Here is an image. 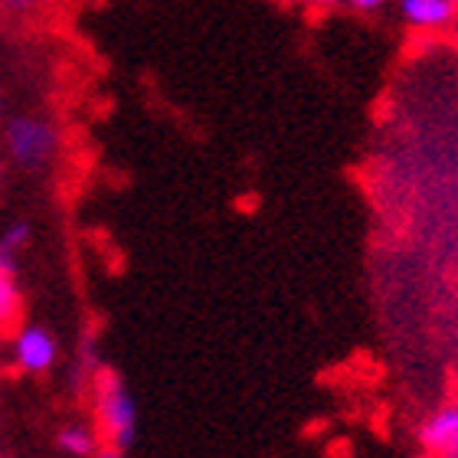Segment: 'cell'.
I'll return each mask as SVG.
<instances>
[{
	"instance_id": "obj_4",
	"label": "cell",
	"mask_w": 458,
	"mask_h": 458,
	"mask_svg": "<svg viewBox=\"0 0 458 458\" xmlns=\"http://www.w3.org/2000/svg\"><path fill=\"white\" fill-rule=\"evenodd\" d=\"M420 439L436 455H449L458 445V406H445L436 416H429L426 426L420 429Z\"/></svg>"
},
{
	"instance_id": "obj_9",
	"label": "cell",
	"mask_w": 458,
	"mask_h": 458,
	"mask_svg": "<svg viewBox=\"0 0 458 458\" xmlns=\"http://www.w3.org/2000/svg\"><path fill=\"white\" fill-rule=\"evenodd\" d=\"M0 7L7 13H33L39 7V0H0Z\"/></svg>"
},
{
	"instance_id": "obj_10",
	"label": "cell",
	"mask_w": 458,
	"mask_h": 458,
	"mask_svg": "<svg viewBox=\"0 0 458 458\" xmlns=\"http://www.w3.org/2000/svg\"><path fill=\"white\" fill-rule=\"evenodd\" d=\"M351 7H357V10H377L383 4V0H347Z\"/></svg>"
},
{
	"instance_id": "obj_5",
	"label": "cell",
	"mask_w": 458,
	"mask_h": 458,
	"mask_svg": "<svg viewBox=\"0 0 458 458\" xmlns=\"http://www.w3.org/2000/svg\"><path fill=\"white\" fill-rule=\"evenodd\" d=\"M406 23L420 30H439L452 23L455 17V4L452 0H403L400 4Z\"/></svg>"
},
{
	"instance_id": "obj_8",
	"label": "cell",
	"mask_w": 458,
	"mask_h": 458,
	"mask_svg": "<svg viewBox=\"0 0 458 458\" xmlns=\"http://www.w3.org/2000/svg\"><path fill=\"white\" fill-rule=\"evenodd\" d=\"M20 305H23V298H20L17 282H13L10 272H4V276H0V327H7L17 321Z\"/></svg>"
},
{
	"instance_id": "obj_1",
	"label": "cell",
	"mask_w": 458,
	"mask_h": 458,
	"mask_svg": "<svg viewBox=\"0 0 458 458\" xmlns=\"http://www.w3.org/2000/svg\"><path fill=\"white\" fill-rule=\"evenodd\" d=\"M4 148L10 161L23 171H39L47 167L59 151V131L47 118L37 114H17L4 124Z\"/></svg>"
},
{
	"instance_id": "obj_2",
	"label": "cell",
	"mask_w": 458,
	"mask_h": 458,
	"mask_svg": "<svg viewBox=\"0 0 458 458\" xmlns=\"http://www.w3.org/2000/svg\"><path fill=\"white\" fill-rule=\"evenodd\" d=\"M96 410H98V422H102V432L112 442V449L114 452L131 449L134 436H138V406H134V396L128 393V386L114 373H102L98 377Z\"/></svg>"
},
{
	"instance_id": "obj_7",
	"label": "cell",
	"mask_w": 458,
	"mask_h": 458,
	"mask_svg": "<svg viewBox=\"0 0 458 458\" xmlns=\"http://www.w3.org/2000/svg\"><path fill=\"white\" fill-rule=\"evenodd\" d=\"M30 242V223L17 220L10 223L7 229H4V236H0V262H4V268H13V256H17L20 249Z\"/></svg>"
},
{
	"instance_id": "obj_14",
	"label": "cell",
	"mask_w": 458,
	"mask_h": 458,
	"mask_svg": "<svg viewBox=\"0 0 458 458\" xmlns=\"http://www.w3.org/2000/svg\"><path fill=\"white\" fill-rule=\"evenodd\" d=\"M4 272H7V268H4V262H0V276H4Z\"/></svg>"
},
{
	"instance_id": "obj_12",
	"label": "cell",
	"mask_w": 458,
	"mask_h": 458,
	"mask_svg": "<svg viewBox=\"0 0 458 458\" xmlns=\"http://www.w3.org/2000/svg\"><path fill=\"white\" fill-rule=\"evenodd\" d=\"M98 458H124V455H122V452L108 449V452H102V455H98Z\"/></svg>"
},
{
	"instance_id": "obj_13",
	"label": "cell",
	"mask_w": 458,
	"mask_h": 458,
	"mask_svg": "<svg viewBox=\"0 0 458 458\" xmlns=\"http://www.w3.org/2000/svg\"><path fill=\"white\" fill-rule=\"evenodd\" d=\"M445 458H458V445H455V449H452V452H449V455H445Z\"/></svg>"
},
{
	"instance_id": "obj_6",
	"label": "cell",
	"mask_w": 458,
	"mask_h": 458,
	"mask_svg": "<svg viewBox=\"0 0 458 458\" xmlns=\"http://www.w3.org/2000/svg\"><path fill=\"white\" fill-rule=\"evenodd\" d=\"M56 442L66 455H76V458L96 455V449H98L96 432L86 429V426H66V429H59Z\"/></svg>"
},
{
	"instance_id": "obj_11",
	"label": "cell",
	"mask_w": 458,
	"mask_h": 458,
	"mask_svg": "<svg viewBox=\"0 0 458 458\" xmlns=\"http://www.w3.org/2000/svg\"><path fill=\"white\" fill-rule=\"evenodd\" d=\"M292 4H305V7H335L341 0H292Z\"/></svg>"
},
{
	"instance_id": "obj_3",
	"label": "cell",
	"mask_w": 458,
	"mask_h": 458,
	"mask_svg": "<svg viewBox=\"0 0 458 458\" xmlns=\"http://www.w3.org/2000/svg\"><path fill=\"white\" fill-rule=\"evenodd\" d=\"M56 337L49 335L47 327L27 325L13 337V360H17L20 370L27 373H47L53 363H56Z\"/></svg>"
},
{
	"instance_id": "obj_15",
	"label": "cell",
	"mask_w": 458,
	"mask_h": 458,
	"mask_svg": "<svg viewBox=\"0 0 458 458\" xmlns=\"http://www.w3.org/2000/svg\"><path fill=\"white\" fill-rule=\"evenodd\" d=\"M452 4H455V7H458V0H452Z\"/></svg>"
}]
</instances>
